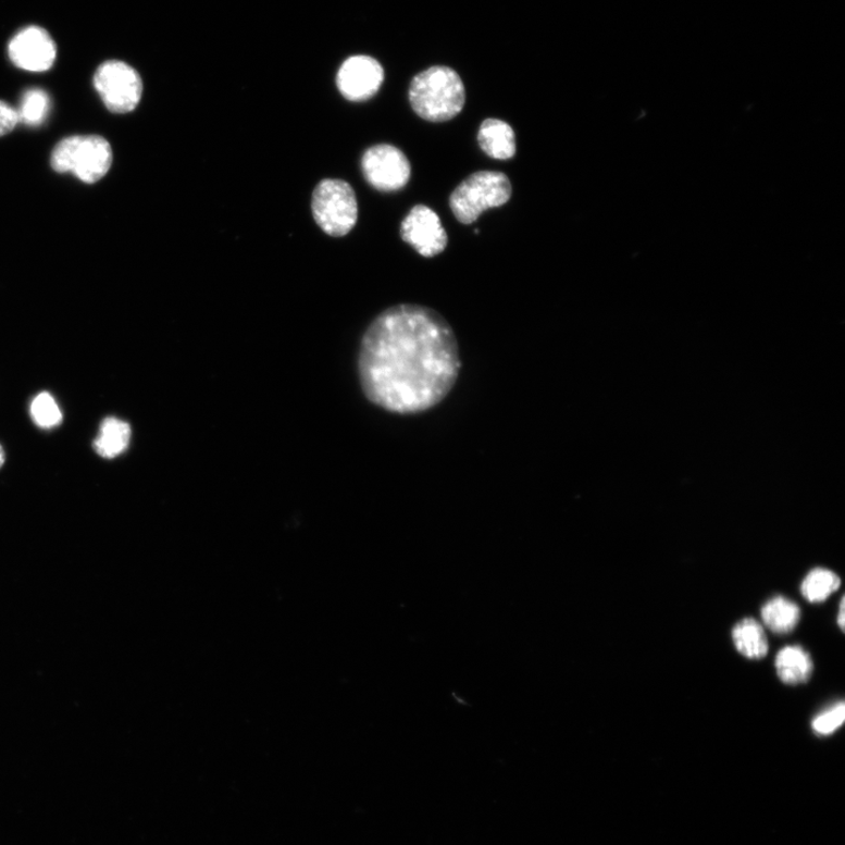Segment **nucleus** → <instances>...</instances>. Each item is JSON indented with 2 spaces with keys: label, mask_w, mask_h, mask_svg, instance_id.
I'll list each match as a JSON object with an SVG mask.
<instances>
[{
  "label": "nucleus",
  "mask_w": 845,
  "mask_h": 845,
  "mask_svg": "<svg viewBox=\"0 0 845 845\" xmlns=\"http://www.w3.org/2000/svg\"><path fill=\"white\" fill-rule=\"evenodd\" d=\"M461 366L451 325L436 310L419 305L384 310L369 325L359 353L365 397L398 414L422 413L442 403Z\"/></svg>",
  "instance_id": "obj_1"
},
{
  "label": "nucleus",
  "mask_w": 845,
  "mask_h": 845,
  "mask_svg": "<svg viewBox=\"0 0 845 845\" xmlns=\"http://www.w3.org/2000/svg\"><path fill=\"white\" fill-rule=\"evenodd\" d=\"M51 107L50 97L40 88H32L25 92L18 110L21 123L38 126L46 122Z\"/></svg>",
  "instance_id": "obj_17"
},
{
  "label": "nucleus",
  "mask_w": 845,
  "mask_h": 845,
  "mask_svg": "<svg viewBox=\"0 0 845 845\" xmlns=\"http://www.w3.org/2000/svg\"><path fill=\"white\" fill-rule=\"evenodd\" d=\"M362 172L365 181L375 189L390 192L407 186L411 165L399 148L381 144L368 148L362 157Z\"/></svg>",
  "instance_id": "obj_7"
},
{
  "label": "nucleus",
  "mask_w": 845,
  "mask_h": 845,
  "mask_svg": "<svg viewBox=\"0 0 845 845\" xmlns=\"http://www.w3.org/2000/svg\"><path fill=\"white\" fill-rule=\"evenodd\" d=\"M403 241L424 258L442 254L448 246V233L437 213L424 204L414 206L400 226Z\"/></svg>",
  "instance_id": "obj_8"
},
{
  "label": "nucleus",
  "mask_w": 845,
  "mask_h": 845,
  "mask_svg": "<svg viewBox=\"0 0 845 845\" xmlns=\"http://www.w3.org/2000/svg\"><path fill=\"white\" fill-rule=\"evenodd\" d=\"M841 586L838 575L825 569H815L805 577L800 592L810 602H822Z\"/></svg>",
  "instance_id": "obj_16"
},
{
  "label": "nucleus",
  "mask_w": 845,
  "mask_h": 845,
  "mask_svg": "<svg viewBox=\"0 0 845 845\" xmlns=\"http://www.w3.org/2000/svg\"><path fill=\"white\" fill-rule=\"evenodd\" d=\"M465 87L458 73L447 66L430 67L414 77L409 88L410 105L424 121L444 123L461 113Z\"/></svg>",
  "instance_id": "obj_2"
},
{
  "label": "nucleus",
  "mask_w": 845,
  "mask_h": 845,
  "mask_svg": "<svg viewBox=\"0 0 845 845\" xmlns=\"http://www.w3.org/2000/svg\"><path fill=\"white\" fill-rule=\"evenodd\" d=\"M844 719L845 706L843 703H840L815 718L812 721V729L821 735H829L841 728Z\"/></svg>",
  "instance_id": "obj_19"
},
{
  "label": "nucleus",
  "mask_w": 845,
  "mask_h": 845,
  "mask_svg": "<svg viewBox=\"0 0 845 845\" xmlns=\"http://www.w3.org/2000/svg\"><path fill=\"white\" fill-rule=\"evenodd\" d=\"M131 436L132 430L128 423L109 418L100 425L99 435L94 444L95 450L102 458H116L128 448Z\"/></svg>",
  "instance_id": "obj_13"
},
{
  "label": "nucleus",
  "mask_w": 845,
  "mask_h": 845,
  "mask_svg": "<svg viewBox=\"0 0 845 845\" xmlns=\"http://www.w3.org/2000/svg\"><path fill=\"white\" fill-rule=\"evenodd\" d=\"M21 123L20 113L5 101H0V137L9 135Z\"/></svg>",
  "instance_id": "obj_20"
},
{
  "label": "nucleus",
  "mask_w": 845,
  "mask_h": 845,
  "mask_svg": "<svg viewBox=\"0 0 845 845\" xmlns=\"http://www.w3.org/2000/svg\"><path fill=\"white\" fill-rule=\"evenodd\" d=\"M95 87L103 103L113 113H129L139 105L142 97L140 74L121 61L101 64L95 73Z\"/></svg>",
  "instance_id": "obj_6"
},
{
  "label": "nucleus",
  "mask_w": 845,
  "mask_h": 845,
  "mask_svg": "<svg viewBox=\"0 0 845 845\" xmlns=\"http://www.w3.org/2000/svg\"><path fill=\"white\" fill-rule=\"evenodd\" d=\"M10 61L29 72L50 70L57 58V46L46 28L27 26L9 44Z\"/></svg>",
  "instance_id": "obj_9"
},
{
  "label": "nucleus",
  "mask_w": 845,
  "mask_h": 845,
  "mask_svg": "<svg viewBox=\"0 0 845 845\" xmlns=\"http://www.w3.org/2000/svg\"><path fill=\"white\" fill-rule=\"evenodd\" d=\"M479 142L483 152L496 160H509L517 152L513 128L499 119H486L482 123Z\"/></svg>",
  "instance_id": "obj_11"
},
{
  "label": "nucleus",
  "mask_w": 845,
  "mask_h": 845,
  "mask_svg": "<svg viewBox=\"0 0 845 845\" xmlns=\"http://www.w3.org/2000/svg\"><path fill=\"white\" fill-rule=\"evenodd\" d=\"M766 626L778 634H787L798 624L799 607L792 600L783 597L770 599L761 611Z\"/></svg>",
  "instance_id": "obj_15"
},
{
  "label": "nucleus",
  "mask_w": 845,
  "mask_h": 845,
  "mask_svg": "<svg viewBox=\"0 0 845 845\" xmlns=\"http://www.w3.org/2000/svg\"><path fill=\"white\" fill-rule=\"evenodd\" d=\"M113 161L111 145L99 136H74L59 142L51 156V166L58 173H72L85 184H95L105 176Z\"/></svg>",
  "instance_id": "obj_4"
},
{
  "label": "nucleus",
  "mask_w": 845,
  "mask_h": 845,
  "mask_svg": "<svg viewBox=\"0 0 845 845\" xmlns=\"http://www.w3.org/2000/svg\"><path fill=\"white\" fill-rule=\"evenodd\" d=\"M776 671L784 684H805L812 673V661L807 651L799 646L783 648L776 657Z\"/></svg>",
  "instance_id": "obj_12"
},
{
  "label": "nucleus",
  "mask_w": 845,
  "mask_h": 845,
  "mask_svg": "<svg viewBox=\"0 0 845 845\" xmlns=\"http://www.w3.org/2000/svg\"><path fill=\"white\" fill-rule=\"evenodd\" d=\"M311 210L316 224L331 236H345L358 224V198L352 187L344 181L321 182L313 192Z\"/></svg>",
  "instance_id": "obj_5"
},
{
  "label": "nucleus",
  "mask_w": 845,
  "mask_h": 845,
  "mask_svg": "<svg viewBox=\"0 0 845 845\" xmlns=\"http://www.w3.org/2000/svg\"><path fill=\"white\" fill-rule=\"evenodd\" d=\"M512 185L508 175L495 171L471 174L450 197L453 215L464 225H471L487 210L509 202Z\"/></svg>",
  "instance_id": "obj_3"
},
{
  "label": "nucleus",
  "mask_w": 845,
  "mask_h": 845,
  "mask_svg": "<svg viewBox=\"0 0 845 845\" xmlns=\"http://www.w3.org/2000/svg\"><path fill=\"white\" fill-rule=\"evenodd\" d=\"M32 417L41 428H53L63 420L61 408L49 393H41L35 397L32 405Z\"/></svg>",
  "instance_id": "obj_18"
},
{
  "label": "nucleus",
  "mask_w": 845,
  "mask_h": 845,
  "mask_svg": "<svg viewBox=\"0 0 845 845\" xmlns=\"http://www.w3.org/2000/svg\"><path fill=\"white\" fill-rule=\"evenodd\" d=\"M5 463V452L2 446H0V469L3 468Z\"/></svg>",
  "instance_id": "obj_22"
},
{
  "label": "nucleus",
  "mask_w": 845,
  "mask_h": 845,
  "mask_svg": "<svg viewBox=\"0 0 845 845\" xmlns=\"http://www.w3.org/2000/svg\"><path fill=\"white\" fill-rule=\"evenodd\" d=\"M383 80L382 65L376 59L368 55H353L347 59L337 73V87L340 95L355 102L375 97Z\"/></svg>",
  "instance_id": "obj_10"
},
{
  "label": "nucleus",
  "mask_w": 845,
  "mask_h": 845,
  "mask_svg": "<svg viewBox=\"0 0 845 845\" xmlns=\"http://www.w3.org/2000/svg\"><path fill=\"white\" fill-rule=\"evenodd\" d=\"M733 642L741 655L748 659H762L768 654V641L763 627L754 619L740 621L733 630Z\"/></svg>",
  "instance_id": "obj_14"
},
{
  "label": "nucleus",
  "mask_w": 845,
  "mask_h": 845,
  "mask_svg": "<svg viewBox=\"0 0 845 845\" xmlns=\"http://www.w3.org/2000/svg\"><path fill=\"white\" fill-rule=\"evenodd\" d=\"M844 612H845V610H844V598H843L841 600L840 614H838V625H840L842 631H844V622H845Z\"/></svg>",
  "instance_id": "obj_21"
}]
</instances>
